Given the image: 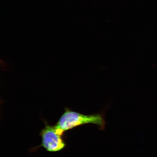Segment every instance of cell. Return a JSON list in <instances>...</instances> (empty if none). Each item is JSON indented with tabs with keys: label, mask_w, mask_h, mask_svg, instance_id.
<instances>
[{
	"label": "cell",
	"mask_w": 157,
	"mask_h": 157,
	"mask_svg": "<svg viewBox=\"0 0 157 157\" xmlns=\"http://www.w3.org/2000/svg\"><path fill=\"white\" fill-rule=\"evenodd\" d=\"M87 124L97 125L102 129L105 128V122L101 114L85 115L66 108L64 112L59 119L56 126L64 132L75 127Z\"/></svg>",
	"instance_id": "cell-1"
},
{
	"label": "cell",
	"mask_w": 157,
	"mask_h": 157,
	"mask_svg": "<svg viewBox=\"0 0 157 157\" xmlns=\"http://www.w3.org/2000/svg\"><path fill=\"white\" fill-rule=\"evenodd\" d=\"M64 133L56 125L47 124L40 132L41 146L49 152H55L62 150L66 146L62 137Z\"/></svg>",
	"instance_id": "cell-2"
}]
</instances>
